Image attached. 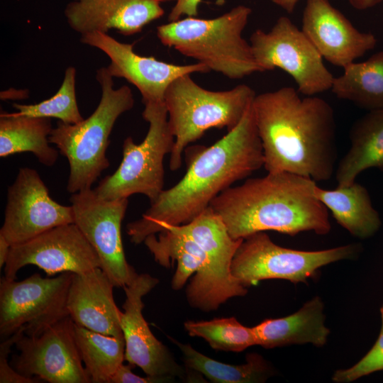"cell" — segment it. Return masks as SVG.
<instances>
[{
	"label": "cell",
	"instance_id": "cell-28",
	"mask_svg": "<svg viewBox=\"0 0 383 383\" xmlns=\"http://www.w3.org/2000/svg\"><path fill=\"white\" fill-rule=\"evenodd\" d=\"M77 346L91 383H110L125 360V340L74 323Z\"/></svg>",
	"mask_w": 383,
	"mask_h": 383
},
{
	"label": "cell",
	"instance_id": "cell-15",
	"mask_svg": "<svg viewBox=\"0 0 383 383\" xmlns=\"http://www.w3.org/2000/svg\"><path fill=\"white\" fill-rule=\"evenodd\" d=\"M74 223V210L51 198L39 173L21 167L7 189L4 219L0 230L11 245L26 242L58 226Z\"/></svg>",
	"mask_w": 383,
	"mask_h": 383
},
{
	"label": "cell",
	"instance_id": "cell-13",
	"mask_svg": "<svg viewBox=\"0 0 383 383\" xmlns=\"http://www.w3.org/2000/svg\"><path fill=\"white\" fill-rule=\"evenodd\" d=\"M18 354L11 366L18 373L49 383H91L82 361L68 316L38 335L23 334L16 342Z\"/></svg>",
	"mask_w": 383,
	"mask_h": 383
},
{
	"label": "cell",
	"instance_id": "cell-22",
	"mask_svg": "<svg viewBox=\"0 0 383 383\" xmlns=\"http://www.w3.org/2000/svg\"><path fill=\"white\" fill-rule=\"evenodd\" d=\"M350 148L338 163V187L350 185L370 168L383 171V109L369 111L358 118L349 132Z\"/></svg>",
	"mask_w": 383,
	"mask_h": 383
},
{
	"label": "cell",
	"instance_id": "cell-23",
	"mask_svg": "<svg viewBox=\"0 0 383 383\" xmlns=\"http://www.w3.org/2000/svg\"><path fill=\"white\" fill-rule=\"evenodd\" d=\"M314 194L331 212L337 223L353 236L366 239L379 229L381 219L372 206L370 194L356 181L335 189H325L316 184Z\"/></svg>",
	"mask_w": 383,
	"mask_h": 383
},
{
	"label": "cell",
	"instance_id": "cell-38",
	"mask_svg": "<svg viewBox=\"0 0 383 383\" xmlns=\"http://www.w3.org/2000/svg\"><path fill=\"white\" fill-rule=\"evenodd\" d=\"M163 2H166V1H175L176 0H162Z\"/></svg>",
	"mask_w": 383,
	"mask_h": 383
},
{
	"label": "cell",
	"instance_id": "cell-35",
	"mask_svg": "<svg viewBox=\"0 0 383 383\" xmlns=\"http://www.w3.org/2000/svg\"><path fill=\"white\" fill-rule=\"evenodd\" d=\"M11 247V245L6 238L0 233V268L4 267L10 252Z\"/></svg>",
	"mask_w": 383,
	"mask_h": 383
},
{
	"label": "cell",
	"instance_id": "cell-18",
	"mask_svg": "<svg viewBox=\"0 0 383 383\" xmlns=\"http://www.w3.org/2000/svg\"><path fill=\"white\" fill-rule=\"evenodd\" d=\"M301 30L323 60L344 68L377 43L375 35L362 32L328 0H307Z\"/></svg>",
	"mask_w": 383,
	"mask_h": 383
},
{
	"label": "cell",
	"instance_id": "cell-20",
	"mask_svg": "<svg viewBox=\"0 0 383 383\" xmlns=\"http://www.w3.org/2000/svg\"><path fill=\"white\" fill-rule=\"evenodd\" d=\"M114 285L97 267L73 273L67 298V310L73 322L104 335L123 337L121 312L113 294Z\"/></svg>",
	"mask_w": 383,
	"mask_h": 383
},
{
	"label": "cell",
	"instance_id": "cell-3",
	"mask_svg": "<svg viewBox=\"0 0 383 383\" xmlns=\"http://www.w3.org/2000/svg\"><path fill=\"white\" fill-rule=\"evenodd\" d=\"M316 182L289 172L269 173L231 186L211 203L234 239L273 231L294 236L305 231L326 235L328 210L316 197Z\"/></svg>",
	"mask_w": 383,
	"mask_h": 383
},
{
	"label": "cell",
	"instance_id": "cell-34",
	"mask_svg": "<svg viewBox=\"0 0 383 383\" xmlns=\"http://www.w3.org/2000/svg\"><path fill=\"white\" fill-rule=\"evenodd\" d=\"M201 1V0H176L168 15L169 21H177L183 16L196 17Z\"/></svg>",
	"mask_w": 383,
	"mask_h": 383
},
{
	"label": "cell",
	"instance_id": "cell-12",
	"mask_svg": "<svg viewBox=\"0 0 383 383\" xmlns=\"http://www.w3.org/2000/svg\"><path fill=\"white\" fill-rule=\"evenodd\" d=\"M74 223L95 250L101 269L114 287H124L138 275L126 260L121 237V223L128 199H104L94 189L72 194Z\"/></svg>",
	"mask_w": 383,
	"mask_h": 383
},
{
	"label": "cell",
	"instance_id": "cell-26",
	"mask_svg": "<svg viewBox=\"0 0 383 383\" xmlns=\"http://www.w3.org/2000/svg\"><path fill=\"white\" fill-rule=\"evenodd\" d=\"M343 69L331 89L337 98L368 111L383 109V50Z\"/></svg>",
	"mask_w": 383,
	"mask_h": 383
},
{
	"label": "cell",
	"instance_id": "cell-32",
	"mask_svg": "<svg viewBox=\"0 0 383 383\" xmlns=\"http://www.w3.org/2000/svg\"><path fill=\"white\" fill-rule=\"evenodd\" d=\"M24 334V328H21L11 336L4 338L0 344V383H38L40 379L36 377H28L16 371L9 363V355L11 347L16 340Z\"/></svg>",
	"mask_w": 383,
	"mask_h": 383
},
{
	"label": "cell",
	"instance_id": "cell-1",
	"mask_svg": "<svg viewBox=\"0 0 383 383\" xmlns=\"http://www.w3.org/2000/svg\"><path fill=\"white\" fill-rule=\"evenodd\" d=\"M252 104L240 123L211 146L187 147V172L174 186L163 189L138 220L126 226L135 245L157 234L162 224L191 221L221 192L264 165L262 143Z\"/></svg>",
	"mask_w": 383,
	"mask_h": 383
},
{
	"label": "cell",
	"instance_id": "cell-33",
	"mask_svg": "<svg viewBox=\"0 0 383 383\" xmlns=\"http://www.w3.org/2000/svg\"><path fill=\"white\" fill-rule=\"evenodd\" d=\"M133 367L130 363H123L111 377L110 383H167L174 382L177 379L170 376L146 375L142 377L132 372Z\"/></svg>",
	"mask_w": 383,
	"mask_h": 383
},
{
	"label": "cell",
	"instance_id": "cell-17",
	"mask_svg": "<svg viewBox=\"0 0 383 383\" xmlns=\"http://www.w3.org/2000/svg\"><path fill=\"white\" fill-rule=\"evenodd\" d=\"M80 42L105 53L110 60L106 67L109 73L134 85L141 94L143 103L164 101L168 86L180 76L210 72L200 62L174 65L140 55L134 51L135 43L120 42L107 33L81 35Z\"/></svg>",
	"mask_w": 383,
	"mask_h": 383
},
{
	"label": "cell",
	"instance_id": "cell-9",
	"mask_svg": "<svg viewBox=\"0 0 383 383\" xmlns=\"http://www.w3.org/2000/svg\"><path fill=\"white\" fill-rule=\"evenodd\" d=\"M360 249L358 244H348L321 250H298L279 246L265 232H257L243 240L231 270L233 277L245 287L271 279L307 283L319 268L353 259Z\"/></svg>",
	"mask_w": 383,
	"mask_h": 383
},
{
	"label": "cell",
	"instance_id": "cell-25",
	"mask_svg": "<svg viewBox=\"0 0 383 383\" xmlns=\"http://www.w3.org/2000/svg\"><path fill=\"white\" fill-rule=\"evenodd\" d=\"M148 236L143 241L155 262L169 268L177 262L172 288L180 290L194 274L189 284L199 282L204 276L207 259L205 252L191 238L169 230Z\"/></svg>",
	"mask_w": 383,
	"mask_h": 383
},
{
	"label": "cell",
	"instance_id": "cell-10",
	"mask_svg": "<svg viewBox=\"0 0 383 383\" xmlns=\"http://www.w3.org/2000/svg\"><path fill=\"white\" fill-rule=\"evenodd\" d=\"M250 43L262 72L275 68L286 72L300 94L312 96L331 90L334 76L312 43L288 17H279L267 32L255 30Z\"/></svg>",
	"mask_w": 383,
	"mask_h": 383
},
{
	"label": "cell",
	"instance_id": "cell-7",
	"mask_svg": "<svg viewBox=\"0 0 383 383\" xmlns=\"http://www.w3.org/2000/svg\"><path fill=\"white\" fill-rule=\"evenodd\" d=\"M143 104L142 116L149 125L146 136L139 144L130 136L123 140L120 165L94 189L102 199H128L140 194L151 203L164 189V158L171 153L174 137L169 126L165 102Z\"/></svg>",
	"mask_w": 383,
	"mask_h": 383
},
{
	"label": "cell",
	"instance_id": "cell-6",
	"mask_svg": "<svg viewBox=\"0 0 383 383\" xmlns=\"http://www.w3.org/2000/svg\"><path fill=\"white\" fill-rule=\"evenodd\" d=\"M256 94L247 84L231 89L211 91L199 85L191 74L175 79L164 97L168 123L174 137L170 169L179 170L189 145L211 128L231 131L241 121Z\"/></svg>",
	"mask_w": 383,
	"mask_h": 383
},
{
	"label": "cell",
	"instance_id": "cell-36",
	"mask_svg": "<svg viewBox=\"0 0 383 383\" xmlns=\"http://www.w3.org/2000/svg\"><path fill=\"white\" fill-rule=\"evenodd\" d=\"M350 5L353 8L357 10H366L371 9L379 4L382 3L383 0H348Z\"/></svg>",
	"mask_w": 383,
	"mask_h": 383
},
{
	"label": "cell",
	"instance_id": "cell-19",
	"mask_svg": "<svg viewBox=\"0 0 383 383\" xmlns=\"http://www.w3.org/2000/svg\"><path fill=\"white\" fill-rule=\"evenodd\" d=\"M162 0H72L65 8L69 26L83 35L115 29L124 35L138 33L162 17Z\"/></svg>",
	"mask_w": 383,
	"mask_h": 383
},
{
	"label": "cell",
	"instance_id": "cell-11",
	"mask_svg": "<svg viewBox=\"0 0 383 383\" xmlns=\"http://www.w3.org/2000/svg\"><path fill=\"white\" fill-rule=\"evenodd\" d=\"M73 273L55 277L35 273L17 282L4 276L0 282V335L6 338L21 328L24 334H40L68 316L67 298Z\"/></svg>",
	"mask_w": 383,
	"mask_h": 383
},
{
	"label": "cell",
	"instance_id": "cell-14",
	"mask_svg": "<svg viewBox=\"0 0 383 383\" xmlns=\"http://www.w3.org/2000/svg\"><path fill=\"white\" fill-rule=\"evenodd\" d=\"M159 283L157 277L140 274L123 287L126 300L121 312L125 360L146 375L170 376L187 382H205L202 375L180 365L170 350L153 335L143 315V297Z\"/></svg>",
	"mask_w": 383,
	"mask_h": 383
},
{
	"label": "cell",
	"instance_id": "cell-24",
	"mask_svg": "<svg viewBox=\"0 0 383 383\" xmlns=\"http://www.w3.org/2000/svg\"><path fill=\"white\" fill-rule=\"evenodd\" d=\"M51 118L1 112L0 114V157L32 152L48 167L54 165L58 151L50 145Z\"/></svg>",
	"mask_w": 383,
	"mask_h": 383
},
{
	"label": "cell",
	"instance_id": "cell-21",
	"mask_svg": "<svg viewBox=\"0 0 383 383\" xmlns=\"http://www.w3.org/2000/svg\"><path fill=\"white\" fill-rule=\"evenodd\" d=\"M323 308L322 300L315 296L289 316L264 320L252 327L257 345L265 348L304 343L323 346L330 333L324 324Z\"/></svg>",
	"mask_w": 383,
	"mask_h": 383
},
{
	"label": "cell",
	"instance_id": "cell-30",
	"mask_svg": "<svg viewBox=\"0 0 383 383\" xmlns=\"http://www.w3.org/2000/svg\"><path fill=\"white\" fill-rule=\"evenodd\" d=\"M76 69L69 66L65 71L62 84L50 98L35 104L14 103L17 114L55 118L65 123L75 124L84 120L80 113L76 97Z\"/></svg>",
	"mask_w": 383,
	"mask_h": 383
},
{
	"label": "cell",
	"instance_id": "cell-4",
	"mask_svg": "<svg viewBox=\"0 0 383 383\" xmlns=\"http://www.w3.org/2000/svg\"><path fill=\"white\" fill-rule=\"evenodd\" d=\"M252 10L235 6L213 18L187 16L160 25V43L206 65L210 71L232 79L263 72L254 57L250 43L243 36Z\"/></svg>",
	"mask_w": 383,
	"mask_h": 383
},
{
	"label": "cell",
	"instance_id": "cell-37",
	"mask_svg": "<svg viewBox=\"0 0 383 383\" xmlns=\"http://www.w3.org/2000/svg\"><path fill=\"white\" fill-rule=\"evenodd\" d=\"M272 1L289 13H292L296 8L299 0H272Z\"/></svg>",
	"mask_w": 383,
	"mask_h": 383
},
{
	"label": "cell",
	"instance_id": "cell-27",
	"mask_svg": "<svg viewBox=\"0 0 383 383\" xmlns=\"http://www.w3.org/2000/svg\"><path fill=\"white\" fill-rule=\"evenodd\" d=\"M168 338L181 351L185 367L197 372L211 382H265L274 373L270 365L257 353L247 355L244 364H227L201 353L189 344Z\"/></svg>",
	"mask_w": 383,
	"mask_h": 383
},
{
	"label": "cell",
	"instance_id": "cell-2",
	"mask_svg": "<svg viewBox=\"0 0 383 383\" xmlns=\"http://www.w3.org/2000/svg\"><path fill=\"white\" fill-rule=\"evenodd\" d=\"M252 111L269 173L329 180L337 160L334 111L322 98L292 87L256 94Z\"/></svg>",
	"mask_w": 383,
	"mask_h": 383
},
{
	"label": "cell",
	"instance_id": "cell-31",
	"mask_svg": "<svg viewBox=\"0 0 383 383\" xmlns=\"http://www.w3.org/2000/svg\"><path fill=\"white\" fill-rule=\"evenodd\" d=\"M382 325L379 336L368 353L356 364L348 369L336 370L332 380L348 383L377 371L383 370V306L380 309Z\"/></svg>",
	"mask_w": 383,
	"mask_h": 383
},
{
	"label": "cell",
	"instance_id": "cell-5",
	"mask_svg": "<svg viewBox=\"0 0 383 383\" xmlns=\"http://www.w3.org/2000/svg\"><path fill=\"white\" fill-rule=\"evenodd\" d=\"M96 79L101 96L94 111L78 123L58 121L49 135L50 143L56 145L67 157L70 174L67 190L71 194L90 189L109 165L106 150L109 136L118 117L133 109V92L127 85L113 87V77L106 67L96 71Z\"/></svg>",
	"mask_w": 383,
	"mask_h": 383
},
{
	"label": "cell",
	"instance_id": "cell-16",
	"mask_svg": "<svg viewBox=\"0 0 383 383\" xmlns=\"http://www.w3.org/2000/svg\"><path fill=\"white\" fill-rule=\"evenodd\" d=\"M28 265L37 266L48 275L81 274L101 268L97 253L74 223L56 226L12 245L4 267V277L16 279L18 271Z\"/></svg>",
	"mask_w": 383,
	"mask_h": 383
},
{
	"label": "cell",
	"instance_id": "cell-29",
	"mask_svg": "<svg viewBox=\"0 0 383 383\" xmlns=\"http://www.w3.org/2000/svg\"><path fill=\"white\" fill-rule=\"evenodd\" d=\"M184 328L189 336L204 339L217 350L240 353L257 345L253 328L243 326L235 317L187 321L184 323Z\"/></svg>",
	"mask_w": 383,
	"mask_h": 383
},
{
	"label": "cell",
	"instance_id": "cell-8",
	"mask_svg": "<svg viewBox=\"0 0 383 383\" xmlns=\"http://www.w3.org/2000/svg\"><path fill=\"white\" fill-rule=\"evenodd\" d=\"M169 230L193 240L205 252L207 267L204 277L188 284L189 304L205 312L216 310L228 299L243 296L247 287L231 274L233 258L243 239L233 238L222 218L211 206L191 221L182 225L163 224Z\"/></svg>",
	"mask_w": 383,
	"mask_h": 383
}]
</instances>
